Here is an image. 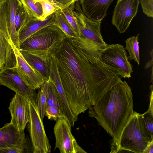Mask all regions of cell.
Returning a JSON list of instances; mask_svg holds the SVG:
<instances>
[{"label":"cell","instance_id":"obj_1","mask_svg":"<svg viewBox=\"0 0 153 153\" xmlns=\"http://www.w3.org/2000/svg\"><path fill=\"white\" fill-rule=\"evenodd\" d=\"M51 55L56 62L70 108L77 117L121 79L98 56L85 53L66 37Z\"/></svg>","mask_w":153,"mask_h":153},{"label":"cell","instance_id":"obj_2","mask_svg":"<svg viewBox=\"0 0 153 153\" xmlns=\"http://www.w3.org/2000/svg\"><path fill=\"white\" fill-rule=\"evenodd\" d=\"M133 97L131 88L120 79L88 109L89 116L113 138L110 153L118 152L121 134L134 111Z\"/></svg>","mask_w":153,"mask_h":153},{"label":"cell","instance_id":"obj_3","mask_svg":"<svg viewBox=\"0 0 153 153\" xmlns=\"http://www.w3.org/2000/svg\"><path fill=\"white\" fill-rule=\"evenodd\" d=\"M73 13L77 20L79 36L69 39L87 53L98 56L100 51L108 45L101 34V21H93L86 17L83 13L78 1L74 4Z\"/></svg>","mask_w":153,"mask_h":153},{"label":"cell","instance_id":"obj_4","mask_svg":"<svg viewBox=\"0 0 153 153\" xmlns=\"http://www.w3.org/2000/svg\"><path fill=\"white\" fill-rule=\"evenodd\" d=\"M64 33L53 24L41 28L20 45L22 51L48 61L51 55L66 37Z\"/></svg>","mask_w":153,"mask_h":153},{"label":"cell","instance_id":"obj_5","mask_svg":"<svg viewBox=\"0 0 153 153\" xmlns=\"http://www.w3.org/2000/svg\"><path fill=\"white\" fill-rule=\"evenodd\" d=\"M152 141L153 137L146 129L141 114L134 111L131 118L121 134L118 152L126 151L143 153Z\"/></svg>","mask_w":153,"mask_h":153},{"label":"cell","instance_id":"obj_6","mask_svg":"<svg viewBox=\"0 0 153 153\" xmlns=\"http://www.w3.org/2000/svg\"><path fill=\"white\" fill-rule=\"evenodd\" d=\"M98 58L121 78L131 77L132 66L128 59L127 52L121 45H108L100 51Z\"/></svg>","mask_w":153,"mask_h":153},{"label":"cell","instance_id":"obj_7","mask_svg":"<svg viewBox=\"0 0 153 153\" xmlns=\"http://www.w3.org/2000/svg\"><path fill=\"white\" fill-rule=\"evenodd\" d=\"M29 102L30 117L28 127L33 153H50L51 146L39 115L37 101Z\"/></svg>","mask_w":153,"mask_h":153},{"label":"cell","instance_id":"obj_8","mask_svg":"<svg viewBox=\"0 0 153 153\" xmlns=\"http://www.w3.org/2000/svg\"><path fill=\"white\" fill-rule=\"evenodd\" d=\"M22 3L19 0L0 1V30L9 44L14 49L20 51L18 34L15 22V13Z\"/></svg>","mask_w":153,"mask_h":153},{"label":"cell","instance_id":"obj_9","mask_svg":"<svg viewBox=\"0 0 153 153\" xmlns=\"http://www.w3.org/2000/svg\"><path fill=\"white\" fill-rule=\"evenodd\" d=\"M0 85L7 87L29 101H37V93L26 83L16 66L3 67L0 71Z\"/></svg>","mask_w":153,"mask_h":153},{"label":"cell","instance_id":"obj_10","mask_svg":"<svg viewBox=\"0 0 153 153\" xmlns=\"http://www.w3.org/2000/svg\"><path fill=\"white\" fill-rule=\"evenodd\" d=\"M71 127L64 118L56 121L53 128L55 138V149L61 153H86L78 143L71 132Z\"/></svg>","mask_w":153,"mask_h":153},{"label":"cell","instance_id":"obj_11","mask_svg":"<svg viewBox=\"0 0 153 153\" xmlns=\"http://www.w3.org/2000/svg\"><path fill=\"white\" fill-rule=\"evenodd\" d=\"M139 0H118L112 16V24L118 32H125L138 11Z\"/></svg>","mask_w":153,"mask_h":153},{"label":"cell","instance_id":"obj_12","mask_svg":"<svg viewBox=\"0 0 153 153\" xmlns=\"http://www.w3.org/2000/svg\"><path fill=\"white\" fill-rule=\"evenodd\" d=\"M16 147L25 153L33 152L24 131H19L10 123L0 128V149Z\"/></svg>","mask_w":153,"mask_h":153},{"label":"cell","instance_id":"obj_13","mask_svg":"<svg viewBox=\"0 0 153 153\" xmlns=\"http://www.w3.org/2000/svg\"><path fill=\"white\" fill-rule=\"evenodd\" d=\"M8 108L11 116L10 123L19 131H24L30 120L29 100L16 93Z\"/></svg>","mask_w":153,"mask_h":153},{"label":"cell","instance_id":"obj_14","mask_svg":"<svg viewBox=\"0 0 153 153\" xmlns=\"http://www.w3.org/2000/svg\"><path fill=\"white\" fill-rule=\"evenodd\" d=\"M16 66L27 85L32 89L40 88L45 81L39 74L31 66L24 58L20 51L15 48Z\"/></svg>","mask_w":153,"mask_h":153},{"label":"cell","instance_id":"obj_15","mask_svg":"<svg viewBox=\"0 0 153 153\" xmlns=\"http://www.w3.org/2000/svg\"><path fill=\"white\" fill-rule=\"evenodd\" d=\"M114 0H78L83 14L90 20L101 21L107 15L108 9Z\"/></svg>","mask_w":153,"mask_h":153},{"label":"cell","instance_id":"obj_16","mask_svg":"<svg viewBox=\"0 0 153 153\" xmlns=\"http://www.w3.org/2000/svg\"><path fill=\"white\" fill-rule=\"evenodd\" d=\"M54 20V13L47 17L44 20L31 17L19 31L18 36L20 45L27 38L41 28L53 24Z\"/></svg>","mask_w":153,"mask_h":153},{"label":"cell","instance_id":"obj_17","mask_svg":"<svg viewBox=\"0 0 153 153\" xmlns=\"http://www.w3.org/2000/svg\"><path fill=\"white\" fill-rule=\"evenodd\" d=\"M16 59L14 49L8 43L0 30L1 69L4 66L12 67L16 66Z\"/></svg>","mask_w":153,"mask_h":153},{"label":"cell","instance_id":"obj_18","mask_svg":"<svg viewBox=\"0 0 153 153\" xmlns=\"http://www.w3.org/2000/svg\"><path fill=\"white\" fill-rule=\"evenodd\" d=\"M20 51L27 62L39 74L44 81L48 80L50 74L49 60L46 61L24 51Z\"/></svg>","mask_w":153,"mask_h":153},{"label":"cell","instance_id":"obj_19","mask_svg":"<svg viewBox=\"0 0 153 153\" xmlns=\"http://www.w3.org/2000/svg\"><path fill=\"white\" fill-rule=\"evenodd\" d=\"M54 20L53 24L58 27L69 39L76 38L78 35L70 24L61 9L54 13Z\"/></svg>","mask_w":153,"mask_h":153},{"label":"cell","instance_id":"obj_20","mask_svg":"<svg viewBox=\"0 0 153 153\" xmlns=\"http://www.w3.org/2000/svg\"><path fill=\"white\" fill-rule=\"evenodd\" d=\"M139 33L136 36H131L125 41L126 46L125 50L127 51L129 56H128L129 60H134L138 65L140 62L139 36Z\"/></svg>","mask_w":153,"mask_h":153},{"label":"cell","instance_id":"obj_21","mask_svg":"<svg viewBox=\"0 0 153 153\" xmlns=\"http://www.w3.org/2000/svg\"><path fill=\"white\" fill-rule=\"evenodd\" d=\"M47 106L56 108L63 115L57 90L54 84L49 79L47 93L46 107Z\"/></svg>","mask_w":153,"mask_h":153},{"label":"cell","instance_id":"obj_22","mask_svg":"<svg viewBox=\"0 0 153 153\" xmlns=\"http://www.w3.org/2000/svg\"><path fill=\"white\" fill-rule=\"evenodd\" d=\"M48 80L45 81L41 87L39 88L37 93V105L40 116L42 120L44 117L46 107Z\"/></svg>","mask_w":153,"mask_h":153},{"label":"cell","instance_id":"obj_23","mask_svg":"<svg viewBox=\"0 0 153 153\" xmlns=\"http://www.w3.org/2000/svg\"><path fill=\"white\" fill-rule=\"evenodd\" d=\"M29 16L32 17L40 19L42 10L41 4L33 0H19Z\"/></svg>","mask_w":153,"mask_h":153},{"label":"cell","instance_id":"obj_24","mask_svg":"<svg viewBox=\"0 0 153 153\" xmlns=\"http://www.w3.org/2000/svg\"><path fill=\"white\" fill-rule=\"evenodd\" d=\"M31 17L22 4L18 7L16 11L15 19L16 29L18 34L21 28Z\"/></svg>","mask_w":153,"mask_h":153},{"label":"cell","instance_id":"obj_25","mask_svg":"<svg viewBox=\"0 0 153 153\" xmlns=\"http://www.w3.org/2000/svg\"><path fill=\"white\" fill-rule=\"evenodd\" d=\"M74 3L62 8L61 10L67 21L79 36V29L77 20L73 13Z\"/></svg>","mask_w":153,"mask_h":153},{"label":"cell","instance_id":"obj_26","mask_svg":"<svg viewBox=\"0 0 153 153\" xmlns=\"http://www.w3.org/2000/svg\"><path fill=\"white\" fill-rule=\"evenodd\" d=\"M35 2H39L41 5L42 13L40 19L45 20L47 17L54 13L61 8L49 1L45 0H33Z\"/></svg>","mask_w":153,"mask_h":153},{"label":"cell","instance_id":"obj_27","mask_svg":"<svg viewBox=\"0 0 153 153\" xmlns=\"http://www.w3.org/2000/svg\"><path fill=\"white\" fill-rule=\"evenodd\" d=\"M144 127L150 135L153 137V114L148 111L141 114Z\"/></svg>","mask_w":153,"mask_h":153},{"label":"cell","instance_id":"obj_28","mask_svg":"<svg viewBox=\"0 0 153 153\" xmlns=\"http://www.w3.org/2000/svg\"><path fill=\"white\" fill-rule=\"evenodd\" d=\"M45 116H47L48 119L56 121L62 118L65 119L64 116L58 109L50 106L46 107Z\"/></svg>","mask_w":153,"mask_h":153},{"label":"cell","instance_id":"obj_29","mask_svg":"<svg viewBox=\"0 0 153 153\" xmlns=\"http://www.w3.org/2000/svg\"><path fill=\"white\" fill-rule=\"evenodd\" d=\"M143 12L149 17H153V0H140Z\"/></svg>","mask_w":153,"mask_h":153},{"label":"cell","instance_id":"obj_30","mask_svg":"<svg viewBox=\"0 0 153 153\" xmlns=\"http://www.w3.org/2000/svg\"><path fill=\"white\" fill-rule=\"evenodd\" d=\"M23 153L25 152L24 150L16 147L0 149V153Z\"/></svg>","mask_w":153,"mask_h":153},{"label":"cell","instance_id":"obj_31","mask_svg":"<svg viewBox=\"0 0 153 153\" xmlns=\"http://www.w3.org/2000/svg\"><path fill=\"white\" fill-rule=\"evenodd\" d=\"M59 3L63 7H67L74 3L78 0H55Z\"/></svg>","mask_w":153,"mask_h":153},{"label":"cell","instance_id":"obj_32","mask_svg":"<svg viewBox=\"0 0 153 153\" xmlns=\"http://www.w3.org/2000/svg\"><path fill=\"white\" fill-rule=\"evenodd\" d=\"M153 141H152L146 147L143 153H153Z\"/></svg>","mask_w":153,"mask_h":153},{"label":"cell","instance_id":"obj_33","mask_svg":"<svg viewBox=\"0 0 153 153\" xmlns=\"http://www.w3.org/2000/svg\"><path fill=\"white\" fill-rule=\"evenodd\" d=\"M150 54L152 57L151 60L148 61L146 64L145 67V69H147L151 66H152L153 65V49L150 52Z\"/></svg>","mask_w":153,"mask_h":153},{"label":"cell","instance_id":"obj_34","mask_svg":"<svg viewBox=\"0 0 153 153\" xmlns=\"http://www.w3.org/2000/svg\"><path fill=\"white\" fill-rule=\"evenodd\" d=\"M49 1V2L52 3L56 6L58 7L61 8V9L63 8V6L61 5L59 3L55 1V0H45Z\"/></svg>","mask_w":153,"mask_h":153},{"label":"cell","instance_id":"obj_35","mask_svg":"<svg viewBox=\"0 0 153 153\" xmlns=\"http://www.w3.org/2000/svg\"><path fill=\"white\" fill-rule=\"evenodd\" d=\"M0 69H1V68H0Z\"/></svg>","mask_w":153,"mask_h":153},{"label":"cell","instance_id":"obj_36","mask_svg":"<svg viewBox=\"0 0 153 153\" xmlns=\"http://www.w3.org/2000/svg\"><path fill=\"white\" fill-rule=\"evenodd\" d=\"M1 0H0V1H1Z\"/></svg>","mask_w":153,"mask_h":153}]
</instances>
